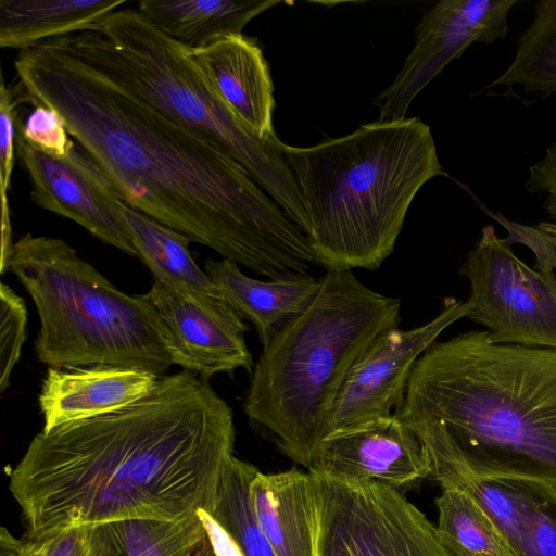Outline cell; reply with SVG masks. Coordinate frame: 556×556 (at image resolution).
Listing matches in <instances>:
<instances>
[{"label":"cell","mask_w":556,"mask_h":556,"mask_svg":"<svg viewBox=\"0 0 556 556\" xmlns=\"http://www.w3.org/2000/svg\"><path fill=\"white\" fill-rule=\"evenodd\" d=\"M23 99L54 109L127 205L268 279L307 275L303 230L235 159L48 41L18 52Z\"/></svg>","instance_id":"6da1fadb"},{"label":"cell","mask_w":556,"mask_h":556,"mask_svg":"<svg viewBox=\"0 0 556 556\" xmlns=\"http://www.w3.org/2000/svg\"><path fill=\"white\" fill-rule=\"evenodd\" d=\"M236 429L208 381L181 370L119 410L40 431L10 472L27 536L213 509Z\"/></svg>","instance_id":"7a4b0ae2"},{"label":"cell","mask_w":556,"mask_h":556,"mask_svg":"<svg viewBox=\"0 0 556 556\" xmlns=\"http://www.w3.org/2000/svg\"><path fill=\"white\" fill-rule=\"evenodd\" d=\"M394 414L430 464L556 486V350L494 343L471 330L417 359ZM431 475V473H430Z\"/></svg>","instance_id":"3957f363"},{"label":"cell","mask_w":556,"mask_h":556,"mask_svg":"<svg viewBox=\"0 0 556 556\" xmlns=\"http://www.w3.org/2000/svg\"><path fill=\"white\" fill-rule=\"evenodd\" d=\"M326 270H375L394 250L408 207L443 169L418 117L375 121L311 147L283 146Z\"/></svg>","instance_id":"277c9868"},{"label":"cell","mask_w":556,"mask_h":556,"mask_svg":"<svg viewBox=\"0 0 556 556\" xmlns=\"http://www.w3.org/2000/svg\"><path fill=\"white\" fill-rule=\"evenodd\" d=\"M309 307L270 339L251 374L243 410L280 451L308 468L348 372L374 339L400 323L401 301L327 270Z\"/></svg>","instance_id":"5b68a950"},{"label":"cell","mask_w":556,"mask_h":556,"mask_svg":"<svg viewBox=\"0 0 556 556\" xmlns=\"http://www.w3.org/2000/svg\"><path fill=\"white\" fill-rule=\"evenodd\" d=\"M46 41L235 159L307 233V215L283 154L285 142L277 135L262 138L239 119L186 46L131 9L115 10Z\"/></svg>","instance_id":"8992f818"},{"label":"cell","mask_w":556,"mask_h":556,"mask_svg":"<svg viewBox=\"0 0 556 556\" xmlns=\"http://www.w3.org/2000/svg\"><path fill=\"white\" fill-rule=\"evenodd\" d=\"M5 271L33 299L40 320L34 351L49 367L106 365L161 377L173 365L146 294L117 289L63 239L26 233L13 243Z\"/></svg>","instance_id":"52a82bcc"},{"label":"cell","mask_w":556,"mask_h":556,"mask_svg":"<svg viewBox=\"0 0 556 556\" xmlns=\"http://www.w3.org/2000/svg\"><path fill=\"white\" fill-rule=\"evenodd\" d=\"M313 479L316 556H451L437 528L399 489Z\"/></svg>","instance_id":"ba28073f"},{"label":"cell","mask_w":556,"mask_h":556,"mask_svg":"<svg viewBox=\"0 0 556 556\" xmlns=\"http://www.w3.org/2000/svg\"><path fill=\"white\" fill-rule=\"evenodd\" d=\"M470 282L467 318L494 343L556 350V275L528 267L492 225L458 269Z\"/></svg>","instance_id":"9c48e42d"},{"label":"cell","mask_w":556,"mask_h":556,"mask_svg":"<svg viewBox=\"0 0 556 556\" xmlns=\"http://www.w3.org/2000/svg\"><path fill=\"white\" fill-rule=\"evenodd\" d=\"M519 0H441L421 16L410 53L392 83L374 97L379 121H399L418 93L472 43L506 36Z\"/></svg>","instance_id":"30bf717a"},{"label":"cell","mask_w":556,"mask_h":556,"mask_svg":"<svg viewBox=\"0 0 556 556\" xmlns=\"http://www.w3.org/2000/svg\"><path fill=\"white\" fill-rule=\"evenodd\" d=\"M469 314V303L445 299L443 311L408 330L377 336L351 367L337 394L328 434L392 415L403 402L413 367L440 333Z\"/></svg>","instance_id":"8fae6325"},{"label":"cell","mask_w":556,"mask_h":556,"mask_svg":"<svg viewBox=\"0 0 556 556\" xmlns=\"http://www.w3.org/2000/svg\"><path fill=\"white\" fill-rule=\"evenodd\" d=\"M15 149L30 179L33 202L138 256L122 214V200L80 147L74 146L66 156L56 157L29 144L16 129Z\"/></svg>","instance_id":"7c38bea8"},{"label":"cell","mask_w":556,"mask_h":556,"mask_svg":"<svg viewBox=\"0 0 556 556\" xmlns=\"http://www.w3.org/2000/svg\"><path fill=\"white\" fill-rule=\"evenodd\" d=\"M163 324L173 365L204 379L237 369L252 372L244 319L222 298L174 289L156 280L144 293Z\"/></svg>","instance_id":"4fadbf2b"},{"label":"cell","mask_w":556,"mask_h":556,"mask_svg":"<svg viewBox=\"0 0 556 556\" xmlns=\"http://www.w3.org/2000/svg\"><path fill=\"white\" fill-rule=\"evenodd\" d=\"M307 469L321 478L375 481L396 489L431 473L422 443L394 413L331 432Z\"/></svg>","instance_id":"5bb4252c"},{"label":"cell","mask_w":556,"mask_h":556,"mask_svg":"<svg viewBox=\"0 0 556 556\" xmlns=\"http://www.w3.org/2000/svg\"><path fill=\"white\" fill-rule=\"evenodd\" d=\"M157 379L146 370L106 365L49 367L38 396L41 431L125 408L147 396Z\"/></svg>","instance_id":"9a60e30c"},{"label":"cell","mask_w":556,"mask_h":556,"mask_svg":"<svg viewBox=\"0 0 556 556\" xmlns=\"http://www.w3.org/2000/svg\"><path fill=\"white\" fill-rule=\"evenodd\" d=\"M187 53L239 119L262 138L276 135L274 83L256 39L227 36Z\"/></svg>","instance_id":"2e32d148"},{"label":"cell","mask_w":556,"mask_h":556,"mask_svg":"<svg viewBox=\"0 0 556 556\" xmlns=\"http://www.w3.org/2000/svg\"><path fill=\"white\" fill-rule=\"evenodd\" d=\"M91 556H230L206 511L177 520L127 519L88 526Z\"/></svg>","instance_id":"e0dca14e"},{"label":"cell","mask_w":556,"mask_h":556,"mask_svg":"<svg viewBox=\"0 0 556 556\" xmlns=\"http://www.w3.org/2000/svg\"><path fill=\"white\" fill-rule=\"evenodd\" d=\"M204 271L219 296L243 319L252 323L263 345L289 320L305 312L317 296L321 281L311 275L258 280L243 274L232 261L208 258Z\"/></svg>","instance_id":"ac0fdd59"},{"label":"cell","mask_w":556,"mask_h":556,"mask_svg":"<svg viewBox=\"0 0 556 556\" xmlns=\"http://www.w3.org/2000/svg\"><path fill=\"white\" fill-rule=\"evenodd\" d=\"M257 522L276 556H316L314 479L296 468L257 472L250 486Z\"/></svg>","instance_id":"d6986e66"},{"label":"cell","mask_w":556,"mask_h":556,"mask_svg":"<svg viewBox=\"0 0 556 556\" xmlns=\"http://www.w3.org/2000/svg\"><path fill=\"white\" fill-rule=\"evenodd\" d=\"M278 0H141L138 12L161 31L191 49L227 36L244 26Z\"/></svg>","instance_id":"ffe728a7"},{"label":"cell","mask_w":556,"mask_h":556,"mask_svg":"<svg viewBox=\"0 0 556 556\" xmlns=\"http://www.w3.org/2000/svg\"><path fill=\"white\" fill-rule=\"evenodd\" d=\"M126 0H0V47L31 48L77 31Z\"/></svg>","instance_id":"44dd1931"},{"label":"cell","mask_w":556,"mask_h":556,"mask_svg":"<svg viewBox=\"0 0 556 556\" xmlns=\"http://www.w3.org/2000/svg\"><path fill=\"white\" fill-rule=\"evenodd\" d=\"M122 214L138 257L154 280L180 291L220 298L211 278L192 258L187 236L123 201Z\"/></svg>","instance_id":"7402d4cb"},{"label":"cell","mask_w":556,"mask_h":556,"mask_svg":"<svg viewBox=\"0 0 556 556\" xmlns=\"http://www.w3.org/2000/svg\"><path fill=\"white\" fill-rule=\"evenodd\" d=\"M435 505L437 533L451 556H514L492 518L468 493L443 489Z\"/></svg>","instance_id":"603a6c76"},{"label":"cell","mask_w":556,"mask_h":556,"mask_svg":"<svg viewBox=\"0 0 556 556\" xmlns=\"http://www.w3.org/2000/svg\"><path fill=\"white\" fill-rule=\"evenodd\" d=\"M257 472L253 465L232 456L223 473L213 509L208 513L239 556H276L251 502L250 486Z\"/></svg>","instance_id":"cb8c5ba5"},{"label":"cell","mask_w":556,"mask_h":556,"mask_svg":"<svg viewBox=\"0 0 556 556\" xmlns=\"http://www.w3.org/2000/svg\"><path fill=\"white\" fill-rule=\"evenodd\" d=\"M534 11L533 22L518 39L511 64L486 88L518 85L526 93L556 92V0H541Z\"/></svg>","instance_id":"d4e9b609"},{"label":"cell","mask_w":556,"mask_h":556,"mask_svg":"<svg viewBox=\"0 0 556 556\" xmlns=\"http://www.w3.org/2000/svg\"><path fill=\"white\" fill-rule=\"evenodd\" d=\"M514 556H556V486L527 479L526 507Z\"/></svg>","instance_id":"484cf974"},{"label":"cell","mask_w":556,"mask_h":556,"mask_svg":"<svg viewBox=\"0 0 556 556\" xmlns=\"http://www.w3.org/2000/svg\"><path fill=\"white\" fill-rule=\"evenodd\" d=\"M27 308L11 287L0 285V392L10 386L11 374L26 340Z\"/></svg>","instance_id":"4316f807"},{"label":"cell","mask_w":556,"mask_h":556,"mask_svg":"<svg viewBox=\"0 0 556 556\" xmlns=\"http://www.w3.org/2000/svg\"><path fill=\"white\" fill-rule=\"evenodd\" d=\"M16 129L36 149L56 156H66L75 146L61 115L43 104L35 109L22 123L16 119Z\"/></svg>","instance_id":"83f0119b"},{"label":"cell","mask_w":556,"mask_h":556,"mask_svg":"<svg viewBox=\"0 0 556 556\" xmlns=\"http://www.w3.org/2000/svg\"><path fill=\"white\" fill-rule=\"evenodd\" d=\"M484 211L507 230L508 236L501 239L503 244L510 247L514 243H521L533 252L535 256L534 270L548 273L556 269V245L538 225H522L507 219L501 213L491 212L485 207Z\"/></svg>","instance_id":"f1b7e54d"},{"label":"cell","mask_w":556,"mask_h":556,"mask_svg":"<svg viewBox=\"0 0 556 556\" xmlns=\"http://www.w3.org/2000/svg\"><path fill=\"white\" fill-rule=\"evenodd\" d=\"M11 88L5 87L1 75L0 86V190L8 194L13 169L17 112Z\"/></svg>","instance_id":"f546056e"},{"label":"cell","mask_w":556,"mask_h":556,"mask_svg":"<svg viewBox=\"0 0 556 556\" xmlns=\"http://www.w3.org/2000/svg\"><path fill=\"white\" fill-rule=\"evenodd\" d=\"M526 189L530 193H546L544 210L556 224V141L551 143L543 159L529 167Z\"/></svg>","instance_id":"4dcf8cb0"},{"label":"cell","mask_w":556,"mask_h":556,"mask_svg":"<svg viewBox=\"0 0 556 556\" xmlns=\"http://www.w3.org/2000/svg\"><path fill=\"white\" fill-rule=\"evenodd\" d=\"M43 541L47 556H91L88 526L63 530Z\"/></svg>","instance_id":"1f68e13d"},{"label":"cell","mask_w":556,"mask_h":556,"mask_svg":"<svg viewBox=\"0 0 556 556\" xmlns=\"http://www.w3.org/2000/svg\"><path fill=\"white\" fill-rule=\"evenodd\" d=\"M0 556H47L46 542L27 535L17 539L3 527L0 530Z\"/></svg>","instance_id":"d6a6232c"},{"label":"cell","mask_w":556,"mask_h":556,"mask_svg":"<svg viewBox=\"0 0 556 556\" xmlns=\"http://www.w3.org/2000/svg\"><path fill=\"white\" fill-rule=\"evenodd\" d=\"M1 262L0 270L4 274L7 263L10 258L13 243L11 242V222L8 194H1Z\"/></svg>","instance_id":"836d02e7"},{"label":"cell","mask_w":556,"mask_h":556,"mask_svg":"<svg viewBox=\"0 0 556 556\" xmlns=\"http://www.w3.org/2000/svg\"><path fill=\"white\" fill-rule=\"evenodd\" d=\"M539 228L543 230L549 240L556 245V224L552 222H542L539 225Z\"/></svg>","instance_id":"e575fe53"}]
</instances>
